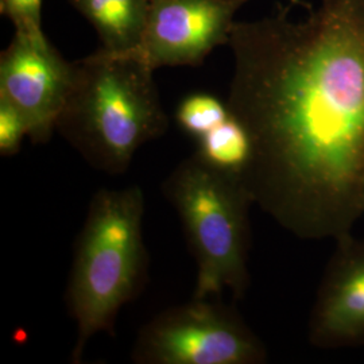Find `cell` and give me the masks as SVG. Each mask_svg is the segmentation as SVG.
Returning a JSON list of instances; mask_svg holds the SVG:
<instances>
[{
    "label": "cell",
    "instance_id": "obj_1",
    "mask_svg": "<svg viewBox=\"0 0 364 364\" xmlns=\"http://www.w3.org/2000/svg\"><path fill=\"white\" fill-rule=\"evenodd\" d=\"M227 105L248 132L254 204L305 240L352 234L364 207V0L235 23Z\"/></svg>",
    "mask_w": 364,
    "mask_h": 364
},
{
    "label": "cell",
    "instance_id": "obj_2",
    "mask_svg": "<svg viewBox=\"0 0 364 364\" xmlns=\"http://www.w3.org/2000/svg\"><path fill=\"white\" fill-rule=\"evenodd\" d=\"M153 73L135 53L100 49L76 61L55 130L92 168L126 173L136 151L169 127Z\"/></svg>",
    "mask_w": 364,
    "mask_h": 364
},
{
    "label": "cell",
    "instance_id": "obj_3",
    "mask_svg": "<svg viewBox=\"0 0 364 364\" xmlns=\"http://www.w3.org/2000/svg\"><path fill=\"white\" fill-rule=\"evenodd\" d=\"M144 191L138 185L100 189L92 197L66 289V305L77 326L75 363L81 362L93 336L115 335L119 311L144 287Z\"/></svg>",
    "mask_w": 364,
    "mask_h": 364
},
{
    "label": "cell",
    "instance_id": "obj_4",
    "mask_svg": "<svg viewBox=\"0 0 364 364\" xmlns=\"http://www.w3.org/2000/svg\"><path fill=\"white\" fill-rule=\"evenodd\" d=\"M176 209L197 264L195 299L224 290L242 299L250 285V207L242 177L218 169L198 156L181 161L162 183Z\"/></svg>",
    "mask_w": 364,
    "mask_h": 364
},
{
    "label": "cell",
    "instance_id": "obj_5",
    "mask_svg": "<svg viewBox=\"0 0 364 364\" xmlns=\"http://www.w3.org/2000/svg\"><path fill=\"white\" fill-rule=\"evenodd\" d=\"M131 360L136 364H260L267 352L234 308L195 299L144 324Z\"/></svg>",
    "mask_w": 364,
    "mask_h": 364
},
{
    "label": "cell",
    "instance_id": "obj_6",
    "mask_svg": "<svg viewBox=\"0 0 364 364\" xmlns=\"http://www.w3.org/2000/svg\"><path fill=\"white\" fill-rule=\"evenodd\" d=\"M75 63H68L46 37L15 33L0 55V99L25 117L33 144H46L73 85Z\"/></svg>",
    "mask_w": 364,
    "mask_h": 364
},
{
    "label": "cell",
    "instance_id": "obj_7",
    "mask_svg": "<svg viewBox=\"0 0 364 364\" xmlns=\"http://www.w3.org/2000/svg\"><path fill=\"white\" fill-rule=\"evenodd\" d=\"M247 0H150L135 54L154 70L198 66L215 48L230 43L235 14Z\"/></svg>",
    "mask_w": 364,
    "mask_h": 364
},
{
    "label": "cell",
    "instance_id": "obj_8",
    "mask_svg": "<svg viewBox=\"0 0 364 364\" xmlns=\"http://www.w3.org/2000/svg\"><path fill=\"white\" fill-rule=\"evenodd\" d=\"M309 341L320 348L364 344V239L336 240L309 320Z\"/></svg>",
    "mask_w": 364,
    "mask_h": 364
},
{
    "label": "cell",
    "instance_id": "obj_9",
    "mask_svg": "<svg viewBox=\"0 0 364 364\" xmlns=\"http://www.w3.org/2000/svg\"><path fill=\"white\" fill-rule=\"evenodd\" d=\"M96 30L105 52L134 53L141 43L150 0H69Z\"/></svg>",
    "mask_w": 364,
    "mask_h": 364
},
{
    "label": "cell",
    "instance_id": "obj_10",
    "mask_svg": "<svg viewBox=\"0 0 364 364\" xmlns=\"http://www.w3.org/2000/svg\"><path fill=\"white\" fill-rule=\"evenodd\" d=\"M196 156L209 165L243 178L251 159V141L245 126L231 115L196 139Z\"/></svg>",
    "mask_w": 364,
    "mask_h": 364
},
{
    "label": "cell",
    "instance_id": "obj_11",
    "mask_svg": "<svg viewBox=\"0 0 364 364\" xmlns=\"http://www.w3.org/2000/svg\"><path fill=\"white\" fill-rule=\"evenodd\" d=\"M231 115L227 103L209 93H192L182 100L176 111V120L185 134L198 139L218 127Z\"/></svg>",
    "mask_w": 364,
    "mask_h": 364
},
{
    "label": "cell",
    "instance_id": "obj_12",
    "mask_svg": "<svg viewBox=\"0 0 364 364\" xmlns=\"http://www.w3.org/2000/svg\"><path fill=\"white\" fill-rule=\"evenodd\" d=\"M42 1L43 0H0V13L13 22L15 33L42 38L45 37L41 23Z\"/></svg>",
    "mask_w": 364,
    "mask_h": 364
},
{
    "label": "cell",
    "instance_id": "obj_13",
    "mask_svg": "<svg viewBox=\"0 0 364 364\" xmlns=\"http://www.w3.org/2000/svg\"><path fill=\"white\" fill-rule=\"evenodd\" d=\"M25 136H28L25 117L7 100L0 99V156H16Z\"/></svg>",
    "mask_w": 364,
    "mask_h": 364
},
{
    "label": "cell",
    "instance_id": "obj_14",
    "mask_svg": "<svg viewBox=\"0 0 364 364\" xmlns=\"http://www.w3.org/2000/svg\"><path fill=\"white\" fill-rule=\"evenodd\" d=\"M363 215H364V207H363Z\"/></svg>",
    "mask_w": 364,
    "mask_h": 364
},
{
    "label": "cell",
    "instance_id": "obj_15",
    "mask_svg": "<svg viewBox=\"0 0 364 364\" xmlns=\"http://www.w3.org/2000/svg\"><path fill=\"white\" fill-rule=\"evenodd\" d=\"M293 1H296V0H293Z\"/></svg>",
    "mask_w": 364,
    "mask_h": 364
}]
</instances>
